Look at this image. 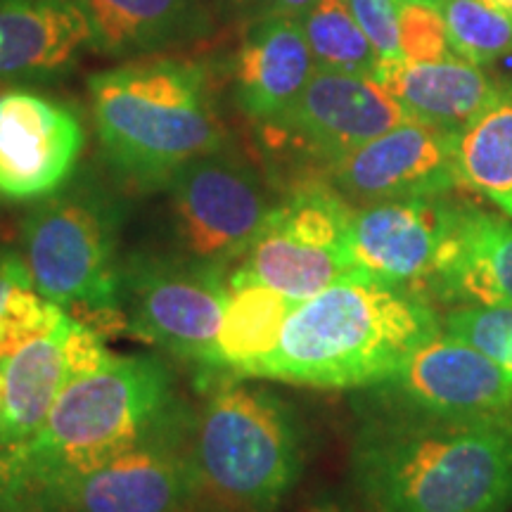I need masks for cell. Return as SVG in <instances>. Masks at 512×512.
Listing matches in <instances>:
<instances>
[{
	"mask_svg": "<svg viewBox=\"0 0 512 512\" xmlns=\"http://www.w3.org/2000/svg\"><path fill=\"white\" fill-rule=\"evenodd\" d=\"M368 512H508L512 411L477 418L375 415L351 446Z\"/></svg>",
	"mask_w": 512,
	"mask_h": 512,
	"instance_id": "6da1fadb",
	"label": "cell"
},
{
	"mask_svg": "<svg viewBox=\"0 0 512 512\" xmlns=\"http://www.w3.org/2000/svg\"><path fill=\"white\" fill-rule=\"evenodd\" d=\"M439 330L430 299L370 278L342 280L294 306L278 347L249 368L247 380L313 389L377 387Z\"/></svg>",
	"mask_w": 512,
	"mask_h": 512,
	"instance_id": "7a4b0ae2",
	"label": "cell"
},
{
	"mask_svg": "<svg viewBox=\"0 0 512 512\" xmlns=\"http://www.w3.org/2000/svg\"><path fill=\"white\" fill-rule=\"evenodd\" d=\"M102 155L121 181L166 188L183 164L230 145L202 62L131 60L88 79Z\"/></svg>",
	"mask_w": 512,
	"mask_h": 512,
	"instance_id": "3957f363",
	"label": "cell"
},
{
	"mask_svg": "<svg viewBox=\"0 0 512 512\" xmlns=\"http://www.w3.org/2000/svg\"><path fill=\"white\" fill-rule=\"evenodd\" d=\"M176 375L157 356H114L98 373L64 384L29 444L36 501L41 489L150 441L192 434Z\"/></svg>",
	"mask_w": 512,
	"mask_h": 512,
	"instance_id": "277c9868",
	"label": "cell"
},
{
	"mask_svg": "<svg viewBox=\"0 0 512 512\" xmlns=\"http://www.w3.org/2000/svg\"><path fill=\"white\" fill-rule=\"evenodd\" d=\"M126 204L91 169L43 197L22 221V247L34 287L62 309L81 306L102 337L128 330L119 306V238Z\"/></svg>",
	"mask_w": 512,
	"mask_h": 512,
	"instance_id": "5b68a950",
	"label": "cell"
},
{
	"mask_svg": "<svg viewBox=\"0 0 512 512\" xmlns=\"http://www.w3.org/2000/svg\"><path fill=\"white\" fill-rule=\"evenodd\" d=\"M202 482L238 512H278L304 472L297 415L273 389L219 377L195 432Z\"/></svg>",
	"mask_w": 512,
	"mask_h": 512,
	"instance_id": "8992f818",
	"label": "cell"
},
{
	"mask_svg": "<svg viewBox=\"0 0 512 512\" xmlns=\"http://www.w3.org/2000/svg\"><path fill=\"white\" fill-rule=\"evenodd\" d=\"M351 216L354 207L328 178L294 183L268 211L233 273L294 302H306L342 280L366 278L351 249Z\"/></svg>",
	"mask_w": 512,
	"mask_h": 512,
	"instance_id": "52a82bcc",
	"label": "cell"
},
{
	"mask_svg": "<svg viewBox=\"0 0 512 512\" xmlns=\"http://www.w3.org/2000/svg\"><path fill=\"white\" fill-rule=\"evenodd\" d=\"M230 292L226 268L176 252H131L119 268L128 332L209 370Z\"/></svg>",
	"mask_w": 512,
	"mask_h": 512,
	"instance_id": "ba28073f",
	"label": "cell"
},
{
	"mask_svg": "<svg viewBox=\"0 0 512 512\" xmlns=\"http://www.w3.org/2000/svg\"><path fill=\"white\" fill-rule=\"evenodd\" d=\"M403 121L411 119L375 79L316 69L285 112L256 124V136L278 164L325 178L337 162Z\"/></svg>",
	"mask_w": 512,
	"mask_h": 512,
	"instance_id": "9c48e42d",
	"label": "cell"
},
{
	"mask_svg": "<svg viewBox=\"0 0 512 512\" xmlns=\"http://www.w3.org/2000/svg\"><path fill=\"white\" fill-rule=\"evenodd\" d=\"M166 192L174 252L223 268L245 256L273 207L254 166L230 147L183 164Z\"/></svg>",
	"mask_w": 512,
	"mask_h": 512,
	"instance_id": "30bf717a",
	"label": "cell"
},
{
	"mask_svg": "<svg viewBox=\"0 0 512 512\" xmlns=\"http://www.w3.org/2000/svg\"><path fill=\"white\" fill-rule=\"evenodd\" d=\"M204 489L192 434L150 441L46 484L36 512H190Z\"/></svg>",
	"mask_w": 512,
	"mask_h": 512,
	"instance_id": "8fae6325",
	"label": "cell"
},
{
	"mask_svg": "<svg viewBox=\"0 0 512 512\" xmlns=\"http://www.w3.org/2000/svg\"><path fill=\"white\" fill-rule=\"evenodd\" d=\"M384 411L425 418H477L512 411V380L482 351L441 328L377 384Z\"/></svg>",
	"mask_w": 512,
	"mask_h": 512,
	"instance_id": "7c38bea8",
	"label": "cell"
},
{
	"mask_svg": "<svg viewBox=\"0 0 512 512\" xmlns=\"http://www.w3.org/2000/svg\"><path fill=\"white\" fill-rule=\"evenodd\" d=\"M456 131L403 121L361 145L328 171V181L351 207L451 195L460 188Z\"/></svg>",
	"mask_w": 512,
	"mask_h": 512,
	"instance_id": "4fadbf2b",
	"label": "cell"
},
{
	"mask_svg": "<svg viewBox=\"0 0 512 512\" xmlns=\"http://www.w3.org/2000/svg\"><path fill=\"white\" fill-rule=\"evenodd\" d=\"M86 131L72 107L10 88L0 98V200H43L74 176Z\"/></svg>",
	"mask_w": 512,
	"mask_h": 512,
	"instance_id": "5bb4252c",
	"label": "cell"
},
{
	"mask_svg": "<svg viewBox=\"0 0 512 512\" xmlns=\"http://www.w3.org/2000/svg\"><path fill=\"white\" fill-rule=\"evenodd\" d=\"M456 200L413 197L354 207L351 249L366 278L403 287L427 299V287L444 247Z\"/></svg>",
	"mask_w": 512,
	"mask_h": 512,
	"instance_id": "9a60e30c",
	"label": "cell"
},
{
	"mask_svg": "<svg viewBox=\"0 0 512 512\" xmlns=\"http://www.w3.org/2000/svg\"><path fill=\"white\" fill-rule=\"evenodd\" d=\"M512 309V221L456 200L427 299Z\"/></svg>",
	"mask_w": 512,
	"mask_h": 512,
	"instance_id": "2e32d148",
	"label": "cell"
},
{
	"mask_svg": "<svg viewBox=\"0 0 512 512\" xmlns=\"http://www.w3.org/2000/svg\"><path fill=\"white\" fill-rule=\"evenodd\" d=\"M91 50L79 0H0V83L69 74Z\"/></svg>",
	"mask_w": 512,
	"mask_h": 512,
	"instance_id": "e0dca14e",
	"label": "cell"
},
{
	"mask_svg": "<svg viewBox=\"0 0 512 512\" xmlns=\"http://www.w3.org/2000/svg\"><path fill=\"white\" fill-rule=\"evenodd\" d=\"M316 72L299 19L275 17L247 27L233 57V95L254 124L285 112Z\"/></svg>",
	"mask_w": 512,
	"mask_h": 512,
	"instance_id": "ac0fdd59",
	"label": "cell"
},
{
	"mask_svg": "<svg viewBox=\"0 0 512 512\" xmlns=\"http://www.w3.org/2000/svg\"><path fill=\"white\" fill-rule=\"evenodd\" d=\"M91 50L105 57H145L190 46L211 31L209 0H79Z\"/></svg>",
	"mask_w": 512,
	"mask_h": 512,
	"instance_id": "d6986e66",
	"label": "cell"
},
{
	"mask_svg": "<svg viewBox=\"0 0 512 512\" xmlns=\"http://www.w3.org/2000/svg\"><path fill=\"white\" fill-rule=\"evenodd\" d=\"M375 81L392 93L408 119L456 133L482 110L501 83L491 79L484 67L460 57L384 62L377 67Z\"/></svg>",
	"mask_w": 512,
	"mask_h": 512,
	"instance_id": "ffe728a7",
	"label": "cell"
},
{
	"mask_svg": "<svg viewBox=\"0 0 512 512\" xmlns=\"http://www.w3.org/2000/svg\"><path fill=\"white\" fill-rule=\"evenodd\" d=\"M72 318H64L48 335L34 339L0 366L5 403L0 413V439L29 446L46 425L57 396L67 384L64 337Z\"/></svg>",
	"mask_w": 512,
	"mask_h": 512,
	"instance_id": "44dd1931",
	"label": "cell"
},
{
	"mask_svg": "<svg viewBox=\"0 0 512 512\" xmlns=\"http://www.w3.org/2000/svg\"><path fill=\"white\" fill-rule=\"evenodd\" d=\"M228 306L209 370L216 377H247L249 368L278 347L287 316L299 302L271 287L230 273Z\"/></svg>",
	"mask_w": 512,
	"mask_h": 512,
	"instance_id": "7402d4cb",
	"label": "cell"
},
{
	"mask_svg": "<svg viewBox=\"0 0 512 512\" xmlns=\"http://www.w3.org/2000/svg\"><path fill=\"white\" fill-rule=\"evenodd\" d=\"M460 188L486 197L512 219V81L498 83L491 100L456 136Z\"/></svg>",
	"mask_w": 512,
	"mask_h": 512,
	"instance_id": "603a6c76",
	"label": "cell"
},
{
	"mask_svg": "<svg viewBox=\"0 0 512 512\" xmlns=\"http://www.w3.org/2000/svg\"><path fill=\"white\" fill-rule=\"evenodd\" d=\"M316 69L375 79L380 57L366 31L351 15L347 0H316L299 17Z\"/></svg>",
	"mask_w": 512,
	"mask_h": 512,
	"instance_id": "cb8c5ba5",
	"label": "cell"
},
{
	"mask_svg": "<svg viewBox=\"0 0 512 512\" xmlns=\"http://www.w3.org/2000/svg\"><path fill=\"white\" fill-rule=\"evenodd\" d=\"M448 43L460 60L491 64L512 53V17L484 0H441Z\"/></svg>",
	"mask_w": 512,
	"mask_h": 512,
	"instance_id": "d4e9b609",
	"label": "cell"
},
{
	"mask_svg": "<svg viewBox=\"0 0 512 512\" xmlns=\"http://www.w3.org/2000/svg\"><path fill=\"white\" fill-rule=\"evenodd\" d=\"M67 313L43 297L34 283H22L10 292L0 309V366L34 339L53 332Z\"/></svg>",
	"mask_w": 512,
	"mask_h": 512,
	"instance_id": "484cf974",
	"label": "cell"
},
{
	"mask_svg": "<svg viewBox=\"0 0 512 512\" xmlns=\"http://www.w3.org/2000/svg\"><path fill=\"white\" fill-rule=\"evenodd\" d=\"M441 328L465 339L503 368L512 380V309L505 306H453Z\"/></svg>",
	"mask_w": 512,
	"mask_h": 512,
	"instance_id": "4316f807",
	"label": "cell"
},
{
	"mask_svg": "<svg viewBox=\"0 0 512 512\" xmlns=\"http://www.w3.org/2000/svg\"><path fill=\"white\" fill-rule=\"evenodd\" d=\"M399 48L408 62H439L456 57L448 43L441 0H401Z\"/></svg>",
	"mask_w": 512,
	"mask_h": 512,
	"instance_id": "83f0119b",
	"label": "cell"
},
{
	"mask_svg": "<svg viewBox=\"0 0 512 512\" xmlns=\"http://www.w3.org/2000/svg\"><path fill=\"white\" fill-rule=\"evenodd\" d=\"M0 512H36L29 446L0 439Z\"/></svg>",
	"mask_w": 512,
	"mask_h": 512,
	"instance_id": "f1b7e54d",
	"label": "cell"
},
{
	"mask_svg": "<svg viewBox=\"0 0 512 512\" xmlns=\"http://www.w3.org/2000/svg\"><path fill=\"white\" fill-rule=\"evenodd\" d=\"M347 5L377 50L380 64L403 60L399 48V24H396L401 0H347Z\"/></svg>",
	"mask_w": 512,
	"mask_h": 512,
	"instance_id": "f546056e",
	"label": "cell"
},
{
	"mask_svg": "<svg viewBox=\"0 0 512 512\" xmlns=\"http://www.w3.org/2000/svg\"><path fill=\"white\" fill-rule=\"evenodd\" d=\"M114 354L105 347V339L91 325L72 318L67 337H64V366H67V384L79 377L98 373L110 363Z\"/></svg>",
	"mask_w": 512,
	"mask_h": 512,
	"instance_id": "4dcf8cb0",
	"label": "cell"
},
{
	"mask_svg": "<svg viewBox=\"0 0 512 512\" xmlns=\"http://www.w3.org/2000/svg\"><path fill=\"white\" fill-rule=\"evenodd\" d=\"M214 15L235 24L264 22V19H299L316 0H209Z\"/></svg>",
	"mask_w": 512,
	"mask_h": 512,
	"instance_id": "1f68e13d",
	"label": "cell"
},
{
	"mask_svg": "<svg viewBox=\"0 0 512 512\" xmlns=\"http://www.w3.org/2000/svg\"><path fill=\"white\" fill-rule=\"evenodd\" d=\"M22 283H34L24 256L17 254L15 249L0 247V309L8 302L10 292Z\"/></svg>",
	"mask_w": 512,
	"mask_h": 512,
	"instance_id": "d6a6232c",
	"label": "cell"
},
{
	"mask_svg": "<svg viewBox=\"0 0 512 512\" xmlns=\"http://www.w3.org/2000/svg\"><path fill=\"white\" fill-rule=\"evenodd\" d=\"M302 512H351L349 505L335 494H320Z\"/></svg>",
	"mask_w": 512,
	"mask_h": 512,
	"instance_id": "836d02e7",
	"label": "cell"
},
{
	"mask_svg": "<svg viewBox=\"0 0 512 512\" xmlns=\"http://www.w3.org/2000/svg\"><path fill=\"white\" fill-rule=\"evenodd\" d=\"M484 3L494 5V8L503 10V12H508V15L512 17V0H484Z\"/></svg>",
	"mask_w": 512,
	"mask_h": 512,
	"instance_id": "e575fe53",
	"label": "cell"
},
{
	"mask_svg": "<svg viewBox=\"0 0 512 512\" xmlns=\"http://www.w3.org/2000/svg\"><path fill=\"white\" fill-rule=\"evenodd\" d=\"M200 512H238V510H233V508H228V505H207V508H202Z\"/></svg>",
	"mask_w": 512,
	"mask_h": 512,
	"instance_id": "d590c367",
	"label": "cell"
},
{
	"mask_svg": "<svg viewBox=\"0 0 512 512\" xmlns=\"http://www.w3.org/2000/svg\"><path fill=\"white\" fill-rule=\"evenodd\" d=\"M3 403H5V380H3V370H0V413H3Z\"/></svg>",
	"mask_w": 512,
	"mask_h": 512,
	"instance_id": "8d00e7d4",
	"label": "cell"
},
{
	"mask_svg": "<svg viewBox=\"0 0 512 512\" xmlns=\"http://www.w3.org/2000/svg\"><path fill=\"white\" fill-rule=\"evenodd\" d=\"M3 93H5V91H3V88H0V98H3Z\"/></svg>",
	"mask_w": 512,
	"mask_h": 512,
	"instance_id": "74e56055",
	"label": "cell"
}]
</instances>
